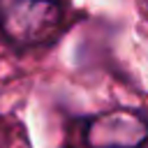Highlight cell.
I'll return each mask as SVG.
<instances>
[{
	"label": "cell",
	"mask_w": 148,
	"mask_h": 148,
	"mask_svg": "<svg viewBox=\"0 0 148 148\" xmlns=\"http://www.w3.org/2000/svg\"><path fill=\"white\" fill-rule=\"evenodd\" d=\"M88 148H141L148 143V120L136 111L113 109L83 123Z\"/></svg>",
	"instance_id": "2"
},
{
	"label": "cell",
	"mask_w": 148,
	"mask_h": 148,
	"mask_svg": "<svg viewBox=\"0 0 148 148\" xmlns=\"http://www.w3.org/2000/svg\"><path fill=\"white\" fill-rule=\"evenodd\" d=\"M146 5H148V0H146Z\"/></svg>",
	"instance_id": "3"
},
{
	"label": "cell",
	"mask_w": 148,
	"mask_h": 148,
	"mask_svg": "<svg viewBox=\"0 0 148 148\" xmlns=\"http://www.w3.org/2000/svg\"><path fill=\"white\" fill-rule=\"evenodd\" d=\"M62 0H0V32L14 46H42L62 32Z\"/></svg>",
	"instance_id": "1"
}]
</instances>
